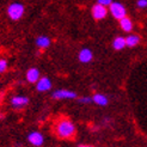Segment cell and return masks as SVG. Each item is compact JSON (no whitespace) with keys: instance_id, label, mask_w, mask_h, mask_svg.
Returning <instances> with one entry per match:
<instances>
[{"instance_id":"1","label":"cell","mask_w":147,"mask_h":147,"mask_svg":"<svg viewBox=\"0 0 147 147\" xmlns=\"http://www.w3.org/2000/svg\"><path fill=\"white\" fill-rule=\"evenodd\" d=\"M54 130L60 139H73L77 134V128L69 119H60L55 123Z\"/></svg>"},{"instance_id":"2","label":"cell","mask_w":147,"mask_h":147,"mask_svg":"<svg viewBox=\"0 0 147 147\" xmlns=\"http://www.w3.org/2000/svg\"><path fill=\"white\" fill-rule=\"evenodd\" d=\"M7 16L12 20H18L24 16V5L20 3H12L7 7Z\"/></svg>"},{"instance_id":"3","label":"cell","mask_w":147,"mask_h":147,"mask_svg":"<svg viewBox=\"0 0 147 147\" xmlns=\"http://www.w3.org/2000/svg\"><path fill=\"white\" fill-rule=\"evenodd\" d=\"M109 11L111 13V16L115 19H122L123 17L127 16V10L121 3H117V1H113L111 4L109 5Z\"/></svg>"},{"instance_id":"4","label":"cell","mask_w":147,"mask_h":147,"mask_svg":"<svg viewBox=\"0 0 147 147\" xmlns=\"http://www.w3.org/2000/svg\"><path fill=\"white\" fill-rule=\"evenodd\" d=\"M91 13H92V17L96 20H102L108 16V9H107V6L100 5V4L97 3L96 5L92 6Z\"/></svg>"},{"instance_id":"5","label":"cell","mask_w":147,"mask_h":147,"mask_svg":"<svg viewBox=\"0 0 147 147\" xmlns=\"http://www.w3.org/2000/svg\"><path fill=\"white\" fill-rule=\"evenodd\" d=\"M51 97L54 99H74V98H77V93L71 90L61 89V90L54 91L53 94H51Z\"/></svg>"},{"instance_id":"6","label":"cell","mask_w":147,"mask_h":147,"mask_svg":"<svg viewBox=\"0 0 147 147\" xmlns=\"http://www.w3.org/2000/svg\"><path fill=\"white\" fill-rule=\"evenodd\" d=\"M93 59V53L90 48H83L80 49L79 54H78V60L82 63H89L92 61Z\"/></svg>"},{"instance_id":"7","label":"cell","mask_w":147,"mask_h":147,"mask_svg":"<svg viewBox=\"0 0 147 147\" xmlns=\"http://www.w3.org/2000/svg\"><path fill=\"white\" fill-rule=\"evenodd\" d=\"M28 140L31 145H34L36 147H40L43 145V142H45V138H43V135L40 133V131H31V133L28 135Z\"/></svg>"},{"instance_id":"8","label":"cell","mask_w":147,"mask_h":147,"mask_svg":"<svg viewBox=\"0 0 147 147\" xmlns=\"http://www.w3.org/2000/svg\"><path fill=\"white\" fill-rule=\"evenodd\" d=\"M36 89H37L38 92H47L51 89V82L50 79L47 77H42L37 80L36 83Z\"/></svg>"},{"instance_id":"9","label":"cell","mask_w":147,"mask_h":147,"mask_svg":"<svg viewBox=\"0 0 147 147\" xmlns=\"http://www.w3.org/2000/svg\"><path fill=\"white\" fill-rule=\"evenodd\" d=\"M29 98L26 96H14L11 99V105L16 109H22L25 105H28Z\"/></svg>"},{"instance_id":"10","label":"cell","mask_w":147,"mask_h":147,"mask_svg":"<svg viewBox=\"0 0 147 147\" xmlns=\"http://www.w3.org/2000/svg\"><path fill=\"white\" fill-rule=\"evenodd\" d=\"M40 71L36 68V67H31V68H29L28 72H26V80L29 83H37V80L40 79Z\"/></svg>"},{"instance_id":"11","label":"cell","mask_w":147,"mask_h":147,"mask_svg":"<svg viewBox=\"0 0 147 147\" xmlns=\"http://www.w3.org/2000/svg\"><path fill=\"white\" fill-rule=\"evenodd\" d=\"M120 26L123 31L126 32H130L131 30H133V22H131V19L129 17H123L122 19H120Z\"/></svg>"},{"instance_id":"12","label":"cell","mask_w":147,"mask_h":147,"mask_svg":"<svg viewBox=\"0 0 147 147\" xmlns=\"http://www.w3.org/2000/svg\"><path fill=\"white\" fill-rule=\"evenodd\" d=\"M92 102L96 103L97 105H100V107H105L108 105L109 103V99L107 96H104L103 93H94L93 97H92Z\"/></svg>"},{"instance_id":"13","label":"cell","mask_w":147,"mask_h":147,"mask_svg":"<svg viewBox=\"0 0 147 147\" xmlns=\"http://www.w3.org/2000/svg\"><path fill=\"white\" fill-rule=\"evenodd\" d=\"M36 46H37L38 48H48L50 46V38L48 37V36H38L37 38H36Z\"/></svg>"},{"instance_id":"14","label":"cell","mask_w":147,"mask_h":147,"mask_svg":"<svg viewBox=\"0 0 147 147\" xmlns=\"http://www.w3.org/2000/svg\"><path fill=\"white\" fill-rule=\"evenodd\" d=\"M126 47V38L122 37V36H117L113 41V48L115 50H122Z\"/></svg>"},{"instance_id":"15","label":"cell","mask_w":147,"mask_h":147,"mask_svg":"<svg viewBox=\"0 0 147 147\" xmlns=\"http://www.w3.org/2000/svg\"><path fill=\"white\" fill-rule=\"evenodd\" d=\"M126 38V46L127 47H135L139 45V42H140V36L138 35H128Z\"/></svg>"},{"instance_id":"16","label":"cell","mask_w":147,"mask_h":147,"mask_svg":"<svg viewBox=\"0 0 147 147\" xmlns=\"http://www.w3.org/2000/svg\"><path fill=\"white\" fill-rule=\"evenodd\" d=\"M7 67H9V62L5 59H0V73L6 72Z\"/></svg>"},{"instance_id":"17","label":"cell","mask_w":147,"mask_h":147,"mask_svg":"<svg viewBox=\"0 0 147 147\" xmlns=\"http://www.w3.org/2000/svg\"><path fill=\"white\" fill-rule=\"evenodd\" d=\"M136 6L139 7V9H146L147 7V0H138Z\"/></svg>"},{"instance_id":"18","label":"cell","mask_w":147,"mask_h":147,"mask_svg":"<svg viewBox=\"0 0 147 147\" xmlns=\"http://www.w3.org/2000/svg\"><path fill=\"white\" fill-rule=\"evenodd\" d=\"M78 100H79V103H83V104H89V103L92 102V98L91 97H80Z\"/></svg>"},{"instance_id":"19","label":"cell","mask_w":147,"mask_h":147,"mask_svg":"<svg viewBox=\"0 0 147 147\" xmlns=\"http://www.w3.org/2000/svg\"><path fill=\"white\" fill-rule=\"evenodd\" d=\"M111 3H113V0H98V4L104 5V6H109Z\"/></svg>"},{"instance_id":"20","label":"cell","mask_w":147,"mask_h":147,"mask_svg":"<svg viewBox=\"0 0 147 147\" xmlns=\"http://www.w3.org/2000/svg\"><path fill=\"white\" fill-rule=\"evenodd\" d=\"M79 147H93V146H90V145H80Z\"/></svg>"}]
</instances>
